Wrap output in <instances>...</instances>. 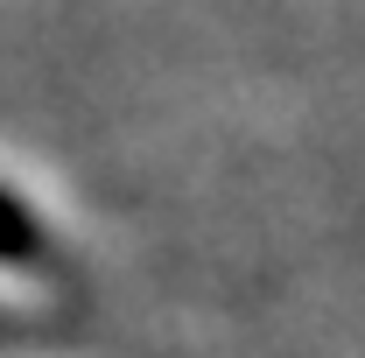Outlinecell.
I'll return each mask as SVG.
<instances>
[{
  "mask_svg": "<svg viewBox=\"0 0 365 358\" xmlns=\"http://www.w3.org/2000/svg\"><path fill=\"white\" fill-rule=\"evenodd\" d=\"M0 260H43V232L7 190H0Z\"/></svg>",
  "mask_w": 365,
  "mask_h": 358,
  "instance_id": "obj_1",
  "label": "cell"
}]
</instances>
